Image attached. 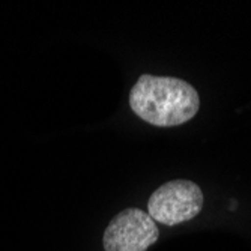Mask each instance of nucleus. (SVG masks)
<instances>
[{
  "instance_id": "7ed1b4c3",
  "label": "nucleus",
  "mask_w": 251,
  "mask_h": 251,
  "mask_svg": "<svg viewBox=\"0 0 251 251\" xmlns=\"http://www.w3.org/2000/svg\"><path fill=\"white\" fill-rule=\"evenodd\" d=\"M158 236V227L149 214L128 208L110 221L102 244L105 251H146Z\"/></svg>"
},
{
  "instance_id": "f03ea898",
  "label": "nucleus",
  "mask_w": 251,
  "mask_h": 251,
  "mask_svg": "<svg viewBox=\"0 0 251 251\" xmlns=\"http://www.w3.org/2000/svg\"><path fill=\"white\" fill-rule=\"evenodd\" d=\"M203 193L191 180H170L159 187L148 201V211L153 221L176 226L193 220L203 208Z\"/></svg>"
},
{
  "instance_id": "f257e3e1",
  "label": "nucleus",
  "mask_w": 251,
  "mask_h": 251,
  "mask_svg": "<svg viewBox=\"0 0 251 251\" xmlns=\"http://www.w3.org/2000/svg\"><path fill=\"white\" fill-rule=\"evenodd\" d=\"M129 105L151 125L176 126L196 116L200 98L197 90L180 78L143 74L131 89Z\"/></svg>"
}]
</instances>
